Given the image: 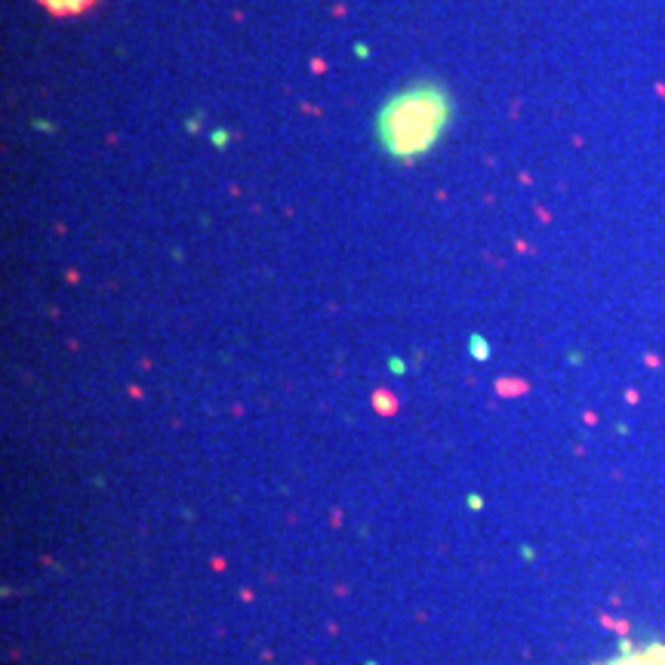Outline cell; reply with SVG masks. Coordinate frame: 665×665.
<instances>
[{
  "instance_id": "7a4b0ae2",
  "label": "cell",
  "mask_w": 665,
  "mask_h": 665,
  "mask_svg": "<svg viewBox=\"0 0 665 665\" xmlns=\"http://www.w3.org/2000/svg\"><path fill=\"white\" fill-rule=\"evenodd\" d=\"M604 665H665V647L650 643V647H641V650H625L622 656Z\"/></svg>"
},
{
  "instance_id": "3957f363",
  "label": "cell",
  "mask_w": 665,
  "mask_h": 665,
  "mask_svg": "<svg viewBox=\"0 0 665 665\" xmlns=\"http://www.w3.org/2000/svg\"><path fill=\"white\" fill-rule=\"evenodd\" d=\"M44 3L53 6L56 13H81V10H87L92 0H44Z\"/></svg>"
},
{
  "instance_id": "6da1fadb",
  "label": "cell",
  "mask_w": 665,
  "mask_h": 665,
  "mask_svg": "<svg viewBox=\"0 0 665 665\" xmlns=\"http://www.w3.org/2000/svg\"><path fill=\"white\" fill-rule=\"evenodd\" d=\"M453 120V99L441 83L419 81L391 92L376 114V139L395 161L428 154Z\"/></svg>"
}]
</instances>
